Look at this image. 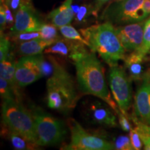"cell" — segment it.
<instances>
[{"mask_svg":"<svg viewBox=\"0 0 150 150\" xmlns=\"http://www.w3.org/2000/svg\"><path fill=\"white\" fill-rule=\"evenodd\" d=\"M115 149L118 150H134L132 144H131L130 137L127 136H119L115 138L112 140Z\"/></svg>","mask_w":150,"mask_h":150,"instance_id":"24","label":"cell"},{"mask_svg":"<svg viewBox=\"0 0 150 150\" xmlns=\"http://www.w3.org/2000/svg\"><path fill=\"white\" fill-rule=\"evenodd\" d=\"M147 55L140 51H135L125 56V69L132 81H142L150 72V58Z\"/></svg>","mask_w":150,"mask_h":150,"instance_id":"13","label":"cell"},{"mask_svg":"<svg viewBox=\"0 0 150 150\" xmlns=\"http://www.w3.org/2000/svg\"><path fill=\"white\" fill-rule=\"evenodd\" d=\"M142 8L147 16L149 17L150 16V0H145L142 6Z\"/></svg>","mask_w":150,"mask_h":150,"instance_id":"33","label":"cell"},{"mask_svg":"<svg viewBox=\"0 0 150 150\" xmlns=\"http://www.w3.org/2000/svg\"><path fill=\"white\" fill-rule=\"evenodd\" d=\"M83 43L72 40L66 38L60 37L51 46L48 47L44 51L45 54H52L70 59L71 56L79 49Z\"/></svg>","mask_w":150,"mask_h":150,"instance_id":"16","label":"cell"},{"mask_svg":"<svg viewBox=\"0 0 150 150\" xmlns=\"http://www.w3.org/2000/svg\"><path fill=\"white\" fill-rule=\"evenodd\" d=\"M137 51H140L145 54H148L150 52V18L145 21L143 43L142 47Z\"/></svg>","mask_w":150,"mask_h":150,"instance_id":"25","label":"cell"},{"mask_svg":"<svg viewBox=\"0 0 150 150\" xmlns=\"http://www.w3.org/2000/svg\"><path fill=\"white\" fill-rule=\"evenodd\" d=\"M88 43L91 51L97 53L110 67L118 65L125 57V50L122 45L115 27L109 22L91 25L79 30Z\"/></svg>","mask_w":150,"mask_h":150,"instance_id":"3","label":"cell"},{"mask_svg":"<svg viewBox=\"0 0 150 150\" xmlns=\"http://www.w3.org/2000/svg\"><path fill=\"white\" fill-rule=\"evenodd\" d=\"M16 64L17 62L15 61L13 53L11 52L4 60L0 61V75L8 81L15 89L20 90V87L16 80Z\"/></svg>","mask_w":150,"mask_h":150,"instance_id":"19","label":"cell"},{"mask_svg":"<svg viewBox=\"0 0 150 150\" xmlns=\"http://www.w3.org/2000/svg\"><path fill=\"white\" fill-rule=\"evenodd\" d=\"M59 29L60 32L64 38H66L72 40L78 41V42L83 43L88 47V43L87 40L84 38L81 33L79 32L76 29H75V28L73 27L72 26L70 25V24H67V25L62 26Z\"/></svg>","mask_w":150,"mask_h":150,"instance_id":"21","label":"cell"},{"mask_svg":"<svg viewBox=\"0 0 150 150\" xmlns=\"http://www.w3.org/2000/svg\"><path fill=\"white\" fill-rule=\"evenodd\" d=\"M145 0H121L111 3L104 9L100 20L116 25L135 23L148 18L142 8Z\"/></svg>","mask_w":150,"mask_h":150,"instance_id":"6","label":"cell"},{"mask_svg":"<svg viewBox=\"0 0 150 150\" xmlns=\"http://www.w3.org/2000/svg\"><path fill=\"white\" fill-rule=\"evenodd\" d=\"M70 142L61 148L65 150H112L113 144L101 135L91 134L73 118L67 120Z\"/></svg>","mask_w":150,"mask_h":150,"instance_id":"7","label":"cell"},{"mask_svg":"<svg viewBox=\"0 0 150 150\" xmlns=\"http://www.w3.org/2000/svg\"><path fill=\"white\" fill-rule=\"evenodd\" d=\"M130 117L131 120L134 122V123L136 125L135 129H136L138 132L144 133V134L150 135V125H146V124L138 120L134 115H131V117Z\"/></svg>","mask_w":150,"mask_h":150,"instance_id":"29","label":"cell"},{"mask_svg":"<svg viewBox=\"0 0 150 150\" xmlns=\"http://www.w3.org/2000/svg\"><path fill=\"white\" fill-rule=\"evenodd\" d=\"M1 136L9 140L14 149L18 150L36 149L39 146L34 142L30 141L22 135L14 132L2 124Z\"/></svg>","mask_w":150,"mask_h":150,"instance_id":"18","label":"cell"},{"mask_svg":"<svg viewBox=\"0 0 150 150\" xmlns=\"http://www.w3.org/2000/svg\"><path fill=\"white\" fill-rule=\"evenodd\" d=\"M1 117L3 125L10 130L37 144L33 116L22 102L13 99H3Z\"/></svg>","mask_w":150,"mask_h":150,"instance_id":"5","label":"cell"},{"mask_svg":"<svg viewBox=\"0 0 150 150\" xmlns=\"http://www.w3.org/2000/svg\"><path fill=\"white\" fill-rule=\"evenodd\" d=\"M118 117H119V123L120 125V127L123 131H130L132 129L131 127V124L130 122V119L131 117L128 116L127 114H125L123 112H122L120 110V112L117 114Z\"/></svg>","mask_w":150,"mask_h":150,"instance_id":"28","label":"cell"},{"mask_svg":"<svg viewBox=\"0 0 150 150\" xmlns=\"http://www.w3.org/2000/svg\"><path fill=\"white\" fill-rule=\"evenodd\" d=\"M54 71L47 81V104L49 108L67 115L76 106L80 95L77 82L65 65L52 56Z\"/></svg>","mask_w":150,"mask_h":150,"instance_id":"2","label":"cell"},{"mask_svg":"<svg viewBox=\"0 0 150 150\" xmlns=\"http://www.w3.org/2000/svg\"><path fill=\"white\" fill-rule=\"evenodd\" d=\"M129 136H130L131 142L134 149L135 150L141 149L144 146L143 142L136 129L135 128L131 129V130L129 131Z\"/></svg>","mask_w":150,"mask_h":150,"instance_id":"27","label":"cell"},{"mask_svg":"<svg viewBox=\"0 0 150 150\" xmlns=\"http://www.w3.org/2000/svg\"><path fill=\"white\" fill-rule=\"evenodd\" d=\"M86 108L87 117L93 124L107 127H117L114 110L106 102L93 101Z\"/></svg>","mask_w":150,"mask_h":150,"instance_id":"14","label":"cell"},{"mask_svg":"<svg viewBox=\"0 0 150 150\" xmlns=\"http://www.w3.org/2000/svg\"><path fill=\"white\" fill-rule=\"evenodd\" d=\"M140 137H141L142 142L144 145V149L150 150V135L144 134V133H139Z\"/></svg>","mask_w":150,"mask_h":150,"instance_id":"31","label":"cell"},{"mask_svg":"<svg viewBox=\"0 0 150 150\" xmlns=\"http://www.w3.org/2000/svg\"><path fill=\"white\" fill-rule=\"evenodd\" d=\"M43 22L37 16L33 5L22 6L15 13V22L8 35L39 31Z\"/></svg>","mask_w":150,"mask_h":150,"instance_id":"11","label":"cell"},{"mask_svg":"<svg viewBox=\"0 0 150 150\" xmlns=\"http://www.w3.org/2000/svg\"><path fill=\"white\" fill-rule=\"evenodd\" d=\"M117 1H121V0H117Z\"/></svg>","mask_w":150,"mask_h":150,"instance_id":"35","label":"cell"},{"mask_svg":"<svg viewBox=\"0 0 150 150\" xmlns=\"http://www.w3.org/2000/svg\"><path fill=\"white\" fill-rule=\"evenodd\" d=\"M133 115L138 120L150 125V72L141 81L135 95Z\"/></svg>","mask_w":150,"mask_h":150,"instance_id":"12","label":"cell"},{"mask_svg":"<svg viewBox=\"0 0 150 150\" xmlns=\"http://www.w3.org/2000/svg\"><path fill=\"white\" fill-rule=\"evenodd\" d=\"M7 27L6 16L5 11L3 7H0V29H1V33H2L6 28Z\"/></svg>","mask_w":150,"mask_h":150,"instance_id":"30","label":"cell"},{"mask_svg":"<svg viewBox=\"0 0 150 150\" xmlns=\"http://www.w3.org/2000/svg\"><path fill=\"white\" fill-rule=\"evenodd\" d=\"M11 53V42L9 37L1 33L0 38V61L4 60Z\"/></svg>","mask_w":150,"mask_h":150,"instance_id":"26","label":"cell"},{"mask_svg":"<svg viewBox=\"0 0 150 150\" xmlns=\"http://www.w3.org/2000/svg\"><path fill=\"white\" fill-rule=\"evenodd\" d=\"M57 28L53 24L43 23L39 30L41 38L46 40L55 42L60 38Z\"/></svg>","mask_w":150,"mask_h":150,"instance_id":"22","label":"cell"},{"mask_svg":"<svg viewBox=\"0 0 150 150\" xmlns=\"http://www.w3.org/2000/svg\"><path fill=\"white\" fill-rule=\"evenodd\" d=\"M98 13L96 12L93 3H85L80 5L79 11L74 14V23L77 26H85L93 21L92 19H97Z\"/></svg>","mask_w":150,"mask_h":150,"instance_id":"20","label":"cell"},{"mask_svg":"<svg viewBox=\"0 0 150 150\" xmlns=\"http://www.w3.org/2000/svg\"><path fill=\"white\" fill-rule=\"evenodd\" d=\"M86 46L82 45L70 59L76 69V82L79 92L101 99L117 115L120 109L108 89L102 63L95 52L88 51Z\"/></svg>","mask_w":150,"mask_h":150,"instance_id":"1","label":"cell"},{"mask_svg":"<svg viewBox=\"0 0 150 150\" xmlns=\"http://www.w3.org/2000/svg\"><path fill=\"white\" fill-rule=\"evenodd\" d=\"M110 1V0H94L93 4L94 6H95V11H96L97 13L99 14V12L102 9V7Z\"/></svg>","mask_w":150,"mask_h":150,"instance_id":"32","label":"cell"},{"mask_svg":"<svg viewBox=\"0 0 150 150\" xmlns=\"http://www.w3.org/2000/svg\"><path fill=\"white\" fill-rule=\"evenodd\" d=\"M72 2L73 0H65L59 7L50 13L48 20L58 28L70 24L74 18Z\"/></svg>","mask_w":150,"mask_h":150,"instance_id":"15","label":"cell"},{"mask_svg":"<svg viewBox=\"0 0 150 150\" xmlns=\"http://www.w3.org/2000/svg\"><path fill=\"white\" fill-rule=\"evenodd\" d=\"M43 58L42 54L23 56L17 61L16 80L20 88L26 87L42 77Z\"/></svg>","mask_w":150,"mask_h":150,"instance_id":"9","label":"cell"},{"mask_svg":"<svg viewBox=\"0 0 150 150\" xmlns=\"http://www.w3.org/2000/svg\"><path fill=\"white\" fill-rule=\"evenodd\" d=\"M8 37L10 38L11 40L13 41V42L20 44V43L27 42V41L33 40V39L39 38H41V35L39 31H32V32H21L16 33V34L8 35Z\"/></svg>","mask_w":150,"mask_h":150,"instance_id":"23","label":"cell"},{"mask_svg":"<svg viewBox=\"0 0 150 150\" xmlns=\"http://www.w3.org/2000/svg\"><path fill=\"white\" fill-rule=\"evenodd\" d=\"M145 21L120 25L115 27L116 32L125 52H135L142 47Z\"/></svg>","mask_w":150,"mask_h":150,"instance_id":"10","label":"cell"},{"mask_svg":"<svg viewBox=\"0 0 150 150\" xmlns=\"http://www.w3.org/2000/svg\"><path fill=\"white\" fill-rule=\"evenodd\" d=\"M108 80L112 96L122 112L127 114L132 101L131 80L124 67H110Z\"/></svg>","mask_w":150,"mask_h":150,"instance_id":"8","label":"cell"},{"mask_svg":"<svg viewBox=\"0 0 150 150\" xmlns=\"http://www.w3.org/2000/svg\"><path fill=\"white\" fill-rule=\"evenodd\" d=\"M76 1H83V0H76Z\"/></svg>","mask_w":150,"mask_h":150,"instance_id":"34","label":"cell"},{"mask_svg":"<svg viewBox=\"0 0 150 150\" xmlns=\"http://www.w3.org/2000/svg\"><path fill=\"white\" fill-rule=\"evenodd\" d=\"M55 42L46 40L42 39V38L33 39V40L18 44L17 52L19 55L22 56L40 54H42L46 48L51 46Z\"/></svg>","mask_w":150,"mask_h":150,"instance_id":"17","label":"cell"},{"mask_svg":"<svg viewBox=\"0 0 150 150\" xmlns=\"http://www.w3.org/2000/svg\"><path fill=\"white\" fill-rule=\"evenodd\" d=\"M29 110L34 121L38 145H56L63 141L67 134V125L38 106H30Z\"/></svg>","mask_w":150,"mask_h":150,"instance_id":"4","label":"cell"}]
</instances>
